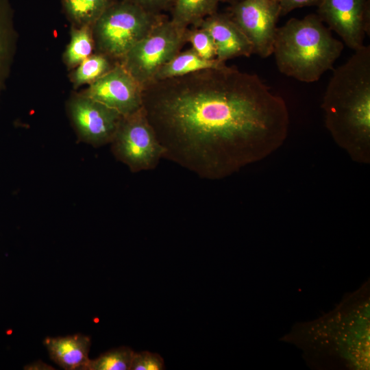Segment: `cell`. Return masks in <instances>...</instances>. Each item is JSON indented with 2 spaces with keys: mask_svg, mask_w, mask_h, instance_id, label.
<instances>
[{
  "mask_svg": "<svg viewBox=\"0 0 370 370\" xmlns=\"http://www.w3.org/2000/svg\"><path fill=\"white\" fill-rule=\"evenodd\" d=\"M142 108L163 158L199 177L219 180L284 143L285 101L258 75L226 64L142 87Z\"/></svg>",
  "mask_w": 370,
  "mask_h": 370,
  "instance_id": "obj_1",
  "label": "cell"
},
{
  "mask_svg": "<svg viewBox=\"0 0 370 370\" xmlns=\"http://www.w3.org/2000/svg\"><path fill=\"white\" fill-rule=\"evenodd\" d=\"M321 108L334 143L355 162L370 163V47L334 69Z\"/></svg>",
  "mask_w": 370,
  "mask_h": 370,
  "instance_id": "obj_2",
  "label": "cell"
},
{
  "mask_svg": "<svg viewBox=\"0 0 370 370\" xmlns=\"http://www.w3.org/2000/svg\"><path fill=\"white\" fill-rule=\"evenodd\" d=\"M343 48L319 16L311 14L277 28L272 54L282 73L311 83L333 69Z\"/></svg>",
  "mask_w": 370,
  "mask_h": 370,
  "instance_id": "obj_3",
  "label": "cell"
},
{
  "mask_svg": "<svg viewBox=\"0 0 370 370\" xmlns=\"http://www.w3.org/2000/svg\"><path fill=\"white\" fill-rule=\"evenodd\" d=\"M162 18L126 0H116L92 26L95 48L119 62Z\"/></svg>",
  "mask_w": 370,
  "mask_h": 370,
  "instance_id": "obj_4",
  "label": "cell"
},
{
  "mask_svg": "<svg viewBox=\"0 0 370 370\" xmlns=\"http://www.w3.org/2000/svg\"><path fill=\"white\" fill-rule=\"evenodd\" d=\"M188 28L162 18L119 63L143 87L152 82L160 69L181 51L188 42Z\"/></svg>",
  "mask_w": 370,
  "mask_h": 370,
  "instance_id": "obj_5",
  "label": "cell"
},
{
  "mask_svg": "<svg viewBox=\"0 0 370 370\" xmlns=\"http://www.w3.org/2000/svg\"><path fill=\"white\" fill-rule=\"evenodd\" d=\"M110 144L115 158L132 173L153 170L163 159L164 149L143 108L122 117Z\"/></svg>",
  "mask_w": 370,
  "mask_h": 370,
  "instance_id": "obj_6",
  "label": "cell"
},
{
  "mask_svg": "<svg viewBox=\"0 0 370 370\" xmlns=\"http://www.w3.org/2000/svg\"><path fill=\"white\" fill-rule=\"evenodd\" d=\"M251 43L254 53L266 58L273 53L280 13L273 0H241L228 14Z\"/></svg>",
  "mask_w": 370,
  "mask_h": 370,
  "instance_id": "obj_7",
  "label": "cell"
},
{
  "mask_svg": "<svg viewBox=\"0 0 370 370\" xmlns=\"http://www.w3.org/2000/svg\"><path fill=\"white\" fill-rule=\"evenodd\" d=\"M68 110L79 140L94 147L111 143L123 117L82 92L70 99Z\"/></svg>",
  "mask_w": 370,
  "mask_h": 370,
  "instance_id": "obj_8",
  "label": "cell"
},
{
  "mask_svg": "<svg viewBox=\"0 0 370 370\" xmlns=\"http://www.w3.org/2000/svg\"><path fill=\"white\" fill-rule=\"evenodd\" d=\"M318 16L349 48H362L369 34V0H321Z\"/></svg>",
  "mask_w": 370,
  "mask_h": 370,
  "instance_id": "obj_9",
  "label": "cell"
},
{
  "mask_svg": "<svg viewBox=\"0 0 370 370\" xmlns=\"http://www.w3.org/2000/svg\"><path fill=\"white\" fill-rule=\"evenodd\" d=\"M82 93L123 116L138 111L143 105L141 86L119 62Z\"/></svg>",
  "mask_w": 370,
  "mask_h": 370,
  "instance_id": "obj_10",
  "label": "cell"
},
{
  "mask_svg": "<svg viewBox=\"0 0 370 370\" xmlns=\"http://www.w3.org/2000/svg\"><path fill=\"white\" fill-rule=\"evenodd\" d=\"M196 26L210 34L215 45L216 58L221 62L240 56L249 57L254 53L251 43L228 14L216 12Z\"/></svg>",
  "mask_w": 370,
  "mask_h": 370,
  "instance_id": "obj_11",
  "label": "cell"
},
{
  "mask_svg": "<svg viewBox=\"0 0 370 370\" xmlns=\"http://www.w3.org/2000/svg\"><path fill=\"white\" fill-rule=\"evenodd\" d=\"M49 356L65 370H84L88 363L91 338L77 333L64 336H47L43 340Z\"/></svg>",
  "mask_w": 370,
  "mask_h": 370,
  "instance_id": "obj_12",
  "label": "cell"
},
{
  "mask_svg": "<svg viewBox=\"0 0 370 370\" xmlns=\"http://www.w3.org/2000/svg\"><path fill=\"white\" fill-rule=\"evenodd\" d=\"M17 34L10 0H0V94L8 79L16 53Z\"/></svg>",
  "mask_w": 370,
  "mask_h": 370,
  "instance_id": "obj_13",
  "label": "cell"
},
{
  "mask_svg": "<svg viewBox=\"0 0 370 370\" xmlns=\"http://www.w3.org/2000/svg\"><path fill=\"white\" fill-rule=\"evenodd\" d=\"M225 64L217 58L208 60L200 56L192 47L180 51L164 64L153 81L182 76L195 71L222 66Z\"/></svg>",
  "mask_w": 370,
  "mask_h": 370,
  "instance_id": "obj_14",
  "label": "cell"
},
{
  "mask_svg": "<svg viewBox=\"0 0 370 370\" xmlns=\"http://www.w3.org/2000/svg\"><path fill=\"white\" fill-rule=\"evenodd\" d=\"M221 0H175L171 21L183 27L197 25L204 18L217 12Z\"/></svg>",
  "mask_w": 370,
  "mask_h": 370,
  "instance_id": "obj_15",
  "label": "cell"
},
{
  "mask_svg": "<svg viewBox=\"0 0 370 370\" xmlns=\"http://www.w3.org/2000/svg\"><path fill=\"white\" fill-rule=\"evenodd\" d=\"M116 0H61L62 9L73 27L92 26Z\"/></svg>",
  "mask_w": 370,
  "mask_h": 370,
  "instance_id": "obj_16",
  "label": "cell"
},
{
  "mask_svg": "<svg viewBox=\"0 0 370 370\" xmlns=\"http://www.w3.org/2000/svg\"><path fill=\"white\" fill-rule=\"evenodd\" d=\"M94 47L91 26H72L70 42L64 54V60L69 69L77 67L92 54Z\"/></svg>",
  "mask_w": 370,
  "mask_h": 370,
  "instance_id": "obj_17",
  "label": "cell"
},
{
  "mask_svg": "<svg viewBox=\"0 0 370 370\" xmlns=\"http://www.w3.org/2000/svg\"><path fill=\"white\" fill-rule=\"evenodd\" d=\"M117 62L107 56L97 52L82 61L73 72L71 81L77 88L94 82L108 72Z\"/></svg>",
  "mask_w": 370,
  "mask_h": 370,
  "instance_id": "obj_18",
  "label": "cell"
},
{
  "mask_svg": "<svg viewBox=\"0 0 370 370\" xmlns=\"http://www.w3.org/2000/svg\"><path fill=\"white\" fill-rule=\"evenodd\" d=\"M134 353L126 346L108 350L95 359H90L84 370H130Z\"/></svg>",
  "mask_w": 370,
  "mask_h": 370,
  "instance_id": "obj_19",
  "label": "cell"
},
{
  "mask_svg": "<svg viewBox=\"0 0 370 370\" xmlns=\"http://www.w3.org/2000/svg\"><path fill=\"white\" fill-rule=\"evenodd\" d=\"M187 42L192 48L202 58L208 60L216 58V48L210 34L204 29L196 26L188 28Z\"/></svg>",
  "mask_w": 370,
  "mask_h": 370,
  "instance_id": "obj_20",
  "label": "cell"
},
{
  "mask_svg": "<svg viewBox=\"0 0 370 370\" xmlns=\"http://www.w3.org/2000/svg\"><path fill=\"white\" fill-rule=\"evenodd\" d=\"M163 358L158 354L143 351L134 353L130 370L164 369Z\"/></svg>",
  "mask_w": 370,
  "mask_h": 370,
  "instance_id": "obj_21",
  "label": "cell"
},
{
  "mask_svg": "<svg viewBox=\"0 0 370 370\" xmlns=\"http://www.w3.org/2000/svg\"><path fill=\"white\" fill-rule=\"evenodd\" d=\"M156 15L172 8L175 0H126Z\"/></svg>",
  "mask_w": 370,
  "mask_h": 370,
  "instance_id": "obj_22",
  "label": "cell"
},
{
  "mask_svg": "<svg viewBox=\"0 0 370 370\" xmlns=\"http://www.w3.org/2000/svg\"><path fill=\"white\" fill-rule=\"evenodd\" d=\"M321 0H273L278 6L280 16L305 6L318 5Z\"/></svg>",
  "mask_w": 370,
  "mask_h": 370,
  "instance_id": "obj_23",
  "label": "cell"
},
{
  "mask_svg": "<svg viewBox=\"0 0 370 370\" xmlns=\"http://www.w3.org/2000/svg\"><path fill=\"white\" fill-rule=\"evenodd\" d=\"M25 370H52L55 369L51 365L42 360H38L27 364L23 368Z\"/></svg>",
  "mask_w": 370,
  "mask_h": 370,
  "instance_id": "obj_24",
  "label": "cell"
},
{
  "mask_svg": "<svg viewBox=\"0 0 370 370\" xmlns=\"http://www.w3.org/2000/svg\"><path fill=\"white\" fill-rule=\"evenodd\" d=\"M236 0H221V1H234Z\"/></svg>",
  "mask_w": 370,
  "mask_h": 370,
  "instance_id": "obj_25",
  "label": "cell"
}]
</instances>
